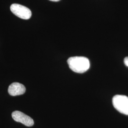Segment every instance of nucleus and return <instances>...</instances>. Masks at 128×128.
Instances as JSON below:
<instances>
[{"mask_svg":"<svg viewBox=\"0 0 128 128\" xmlns=\"http://www.w3.org/2000/svg\"><path fill=\"white\" fill-rule=\"evenodd\" d=\"M26 91V88L22 84L18 82L12 83L8 88V92L12 96L23 94Z\"/></svg>","mask_w":128,"mask_h":128,"instance_id":"obj_5","label":"nucleus"},{"mask_svg":"<svg viewBox=\"0 0 128 128\" xmlns=\"http://www.w3.org/2000/svg\"><path fill=\"white\" fill-rule=\"evenodd\" d=\"M68 63L69 68L77 73H83L90 68L89 60L84 56H73L69 58Z\"/></svg>","mask_w":128,"mask_h":128,"instance_id":"obj_1","label":"nucleus"},{"mask_svg":"<svg viewBox=\"0 0 128 128\" xmlns=\"http://www.w3.org/2000/svg\"><path fill=\"white\" fill-rule=\"evenodd\" d=\"M112 102L115 109L121 114L128 115V97L116 95L113 97Z\"/></svg>","mask_w":128,"mask_h":128,"instance_id":"obj_2","label":"nucleus"},{"mask_svg":"<svg viewBox=\"0 0 128 128\" xmlns=\"http://www.w3.org/2000/svg\"><path fill=\"white\" fill-rule=\"evenodd\" d=\"M10 9L14 15L24 20H28L32 16L31 10L22 5L14 4L10 6Z\"/></svg>","mask_w":128,"mask_h":128,"instance_id":"obj_3","label":"nucleus"},{"mask_svg":"<svg viewBox=\"0 0 128 128\" xmlns=\"http://www.w3.org/2000/svg\"><path fill=\"white\" fill-rule=\"evenodd\" d=\"M124 63L125 64V66L128 67V56L125 58L124 60Z\"/></svg>","mask_w":128,"mask_h":128,"instance_id":"obj_6","label":"nucleus"},{"mask_svg":"<svg viewBox=\"0 0 128 128\" xmlns=\"http://www.w3.org/2000/svg\"><path fill=\"white\" fill-rule=\"evenodd\" d=\"M50 0L52 1V2H58L60 0Z\"/></svg>","mask_w":128,"mask_h":128,"instance_id":"obj_7","label":"nucleus"},{"mask_svg":"<svg viewBox=\"0 0 128 128\" xmlns=\"http://www.w3.org/2000/svg\"><path fill=\"white\" fill-rule=\"evenodd\" d=\"M12 117L17 122H20L28 127L32 126L34 122L33 120L28 116L18 110L14 111L12 113Z\"/></svg>","mask_w":128,"mask_h":128,"instance_id":"obj_4","label":"nucleus"}]
</instances>
